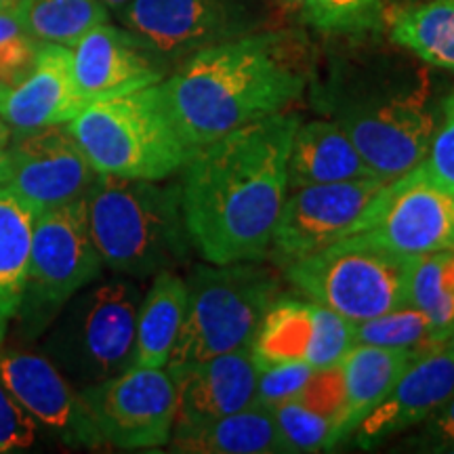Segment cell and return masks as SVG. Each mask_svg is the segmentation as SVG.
<instances>
[{
    "mask_svg": "<svg viewBox=\"0 0 454 454\" xmlns=\"http://www.w3.org/2000/svg\"><path fill=\"white\" fill-rule=\"evenodd\" d=\"M297 114L244 124L192 152L181 175V208L192 248L207 263L263 261L288 196Z\"/></svg>",
    "mask_w": 454,
    "mask_h": 454,
    "instance_id": "6da1fadb",
    "label": "cell"
},
{
    "mask_svg": "<svg viewBox=\"0 0 454 454\" xmlns=\"http://www.w3.org/2000/svg\"><path fill=\"white\" fill-rule=\"evenodd\" d=\"M288 36L254 32L185 57L160 82L170 116L192 152L280 114L305 90Z\"/></svg>",
    "mask_w": 454,
    "mask_h": 454,
    "instance_id": "7a4b0ae2",
    "label": "cell"
},
{
    "mask_svg": "<svg viewBox=\"0 0 454 454\" xmlns=\"http://www.w3.org/2000/svg\"><path fill=\"white\" fill-rule=\"evenodd\" d=\"M317 93L322 112L345 130L374 177L391 181L423 164L438 127L423 67H395L391 76L334 74Z\"/></svg>",
    "mask_w": 454,
    "mask_h": 454,
    "instance_id": "3957f363",
    "label": "cell"
},
{
    "mask_svg": "<svg viewBox=\"0 0 454 454\" xmlns=\"http://www.w3.org/2000/svg\"><path fill=\"white\" fill-rule=\"evenodd\" d=\"M84 200L99 257L116 274L156 276L190 257L181 184L98 175Z\"/></svg>",
    "mask_w": 454,
    "mask_h": 454,
    "instance_id": "277c9868",
    "label": "cell"
},
{
    "mask_svg": "<svg viewBox=\"0 0 454 454\" xmlns=\"http://www.w3.org/2000/svg\"><path fill=\"white\" fill-rule=\"evenodd\" d=\"M66 124L98 175L164 181L192 156L160 82L93 101Z\"/></svg>",
    "mask_w": 454,
    "mask_h": 454,
    "instance_id": "5b68a950",
    "label": "cell"
},
{
    "mask_svg": "<svg viewBox=\"0 0 454 454\" xmlns=\"http://www.w3.org/2000/svg\"><path fill=\"white\" fill-rule=\"evenodd\" d=\"M185 284L184 325L164 366L170 377L248 348L268 309L280 299V278L259 261L196 265Z\"/></svg>",
    "mask_w": 454,
    "mask_h": 454,
    "instance_id": "8992f818",
    "label": "cell"
},
{
    "mask_svg": "<svg viewBox=\"0 0 454 454\" xmlns=\"http://www.w3.org/2000/svg\"><path fill=\"white\" fill-rule=\"evenodd\" d=\"M141 288L127 278L90 282L72 294L43 339V356L82 389L133 364Z\"/></svg>",
    "mask_w": 454,
    "mask_h": 454,
    "instance_id": "52a82bcc",
    "label": "cell"
},
{
    "mask_svg": "<svg viewBox=\"0 0 454 454\" xmlns=\"http://www.w3.org/2000/svg\"><path fill=\"white\" fill-rule=\"evenodd\" d=\"M414 259L360 231L284 268V278L305 299L362 322L408 303Z\"/></svg>",
    "mask_w": 454,
    "mask_h": 454,
    "instance_id": "ba28073f",
    "label": "cell"
},
{
    "mask_svg": "<svg viewBox=\"0 0 454 454\" xmlns=\"http://www.w3.org/2000/svg\"><path fill=\"white\" fill-rule=\"evenodd\" d=\"M104 270L93 236H90L87 200L36 213L32 234L30 271L24 299L17 309V325L26 339H38L67 299Z\"/></svg>",
    "mask_w": 454,
    "mask_h": 454,
    "instance_id": "9c48e42d",
    "label": "cell"
},
{
    "mask_svg": "<svg viewBox=\"0 0 454 454\" xmlns=\"http://www.w3.org/2000/svg\"><path fill=\"white\" fill-rule=\"evenodd\" d=\"M116 15L170 70L198 51L248 36L263 24L259 0H129Z\"/></svg>",
    "mask_w": 454,
    "mask_h": 454,
    "instance_id": "30bf717a",
    "label": "cell"
},
{
    "mask_svg": "<svg viewBox=\"0 0 454 454\" xmlns=\"http://www.w3.org/2000/svg\"><path fill=\"white\" fill-rule=\"evenodd\" d=\"M387 184L381 177H364L303 185L288 192L265 259L288 268L362 231L374 200Z\"/></svg>",
    "mask_w": 454,
    "mask_h": 454,
    "instance_id": "8fae6325",
    "label": "cell"
},
{
    "mask_svg": "<svg viewBox=\"0 0 454 454\" xmlns=\"http://www.w3.org/2000/svg\"><path fill=\"white\" fill-rule=\"evenodd\" d=\"M78 391L99 446L144 450L170 442L177 387L167 368L130 366Z\"/></svg>",
    "mask_w": 454,
    "mask_h": 454,
    "instance_id": "7c38bea8",
    "label": "cell"
},
{
    "mask_svg": "<svg viewBox=\"0 0 454 454\" xmlns=\"http://www.w3.org/2000/svg\"><path fill=\"white\" fill-rule=\"evenodd\" d=\"M362 231L406 257L454 248V190L419 164L385 185Z\"/></svg>",
    "mask_w": 454,
    "mask_h": 454,
    "instance_id": "4fadbf2b",
    "label": "cell"
},
{
    "mask_svg": "<svg viewBox=\"0 0 454 454\" xmlns=\"http://www.w3.org/2000/svg\"><path fill=\"white\" fill-rule=\"evenodd\" d=\"M98 179L67 124L13 135L9 145V175L4 185L34 208L51 211L82 200Z\"/></svg>",
    "mask_w": 454,
    "mask_h": 454,
    "instance_id": "5bb4252c",
    "label": "cell"
},
{
    "mask_svg": "<svg viewBox=\"0 0 454 454\" xmlns=\"http://www.w3.org/2000/svg\"><path fill=\"white\" fill-rule=\"evenodd\" d=\"M354 348V322L305 299H276L254 334L257 362H308L314 368L340 364Z\"/></svg>",
    "mask_w": 454,
    "mask_h": 454,
    "instance_id": "9a60e30c",
    "label": "cell"
},
{
    "mask_svg": "<svg viewBox=\"0 0 454 454\" xmlns=\"http://www.w3.org/2000/svg\"><path fill=\"white\" fill-rule=\"evenodd\" d=\"M0 383L30 417L67 446H99L98 434L74 385L47 356L0 343Z\"/></svg>",
    "mask_w": 454,
    "mask_h": 454,
    "instance_id": "2e32d148",
    "label": "cell"
},
{
    "mask_svg": "<svg viewBox=\"0 0 454 454\" xmlns=\"http://www.w3.org/2000/svg\"><path fill=\"white\" fill-rule=\"evenodd\" d=\"M72 70L82 107L99 99L162 82L170 67L127 27L110 21L93 27L72 47Z\"/></svg>",
    "mask_w": 454,
    "mask_h": 454,
    "instance_id": "e0dca14e",
    "label": "cell"
},
{
    "mask_svg": "<svg viewBox=\"0 0 454 454\" xmlns=\"http://www.w3.org/2000/svg\"><path fill=\"white\" fill-rule=\"evenodd\" d=\"M452 395L454 354L446 343L417 351L381 404L357 425V446L372 448L423 423Z\"/></svg>",
    "mask_w": 454,
    "mask_h": 454,
    "instance_id": "ac0fdd59",
    "label": "cell"
},
{
    "mask_svg": "<svg viewBox=\"0 0 454 454\" xmlns=\"http://www.w3.org/2000/svg\"><path fill=\"white\" fill-rule=\"evenodd\" d=\"M173 381L177 387L173 431L198 427L257 404V362L251 345L185 368Z\"/></svg>",
    "mask_w": 454,
    "mask_h": 454,
    "instance_id": "d6986e66",
    "label": "cell"
},
{
    "mask_svg": "<svg viewBox=\"0 0 454 454\" xmlns=\"http://www.w3.org/2000/svg\"><path fill=\"white\" fill-rule=\"evenodd\" d=\"M84 107L76 95L72 49L41 43L34 67L13 87L0 84V118L13 135L70 122Z\"/></svg>",
    "mask_w": 454,
    "mask_h": 454,
    "instance_id": "ffe728a7",
    "label": "cell"
},
{
    "mask_svg": "<svg viewBox=\"0 0 454 454\" xmlns=\"http://www.w3.org/2000/svg\"><path fill=\"white\" fill-rule=\"evenodd\" d=\"M417 351L354 345L343 360L345 404L334 423V444H343L356 434L357 425L385 400L397 377Z\"/></svg>",
    "mask_w": 454,
    "mask_h": 454,
    "instance_id": "44dd1931",
    "label": "cell"
},
{
    "mask_svg": "<svg viewBox=\"0 0 454 454\" xmlns=\"http://www.w3.org/2000/svg\"><path fill=\"white\" fill-rule=\"evenodd\" d=\"M364 177H374L372 170L337 122H299L288 158V190Z\"/></svg>",
    "mask_w": 454,
    "mask_h": 454,
    "instance_id": "7402d4cb",
    "label": "cell"
},
{
    "mask_svg": "<svg viewBox=\"0 0 454 454\" xmlns=\"http://www.w3.org/2000/svg\"><path fill=\"white\" fill-rule=\"evenodd\" d=\"M170 450L192 454H274L284 452L274 412L253 404L240 412L198 427L173 431Z\"/></svg>",
    "mask_w": 454,
    "mask_h": 454,
    "instance_id": "603a6c76",
    "label": "cell"
},
{
    "mask_svg": "<svg viewBox=\"0 0 454 454\" xmlns=\"http://www.w3.org/2000/svg\"><path fill=\"white\" fill-rule=\"evenodd\" d=\"M187 308V284L173 270L158 271L150 291L141 299L135 331L133 364L164 368L179 337Z\"/></svg>",
    "mask_w": 454,
    "mask_h": 454,
    "instance_id": "cb8c5ba5",
    "label": "cell"
},
{
    "mask_svg": "<svg viewBox=\"0 0 454 454\" xmlns=\"http://www.w3.org/2000/svg\"><path fill=\"white\" fill-rule=\"evenodd\" d=\"M36 213L24 198L0 185V343L24 299Z\"/></svg>",
    "mask_w": 454,
    "mask_h": 454,
    "instance_id": "d4e9b609",
    "label": "cell"
},
{
    "mask_svg": "<svg viewBox=\"0 0 454 454\" xmlns=\"http://www.w3.org/2000/svg\"><path fill=\"white\" fill-rule=\"evenodd\" d=\"M389 38L423 64L454 72V0H421L397 9Z\"/></svg>",
    "mask_w": 454,
    "mask_h": 454,
    "instance_id": "484cf974",
    "label": "cell"
},
{
    "mask_svg": "<svg viewBox=\"0 0 454 454\" xmlns=\"http://www.w3.org/2000/svg\"><path fill=\"white\" fill-rule=\"evenodd\" d=\"M15 20L36 43L74 47L84 34L110 21L101 0H20Z\"/></svg>",
    "mask_w": 454,
    "mask_h": 454,
    "instance_id": "4316f807",
    "label": "cell"
},
{
    "mask_svg": "<svg viewBox=\"0 0 454 454\" xmlns=\"http://www.w3.org/2000/svg\"><path fill=\"white\" fill-rule=\"evenodd\" d=\"M408 303L429 317L435 337L446 340L454 328V248L414 259Z\"/></svg>",
    "mask_w": 454,
    "mask_h": 454,
    "instance_id": "83f0119b",
    "label": "cell"
},
{
    "mask_svg": "<svg viewBox=\"0 0 454 454\" xmlns=\"http://www.w3.org/2000/svg\"><path fill=\"white\" fill-rule=\"evenodd\" d=\"M435 343L444 340L435 337L429 317L412 303H404L368 320L354 322V345L421 351Z\"/></svg>",
    "mask_w": 454,
    "mask_h": 454,
    "instance_id": "f1b7e54d",
    "label": "cell"
},
{
    "mask_svg": "<svg viewBox=\"0 0 454 454\" xmlns=\"http://www.w3.org/2000/svg\"><path fill=\"white\" fill-rule=\"evenodd\" d=\"M284 452L331 450L334 444V421L331 417L311 411L297 397L271 408Z\"/></svg>",
    "mask_w": 454,
    "mask_h": 454,
    "instance_id": "f546056e",
    "label": "cell"
},
{
    "mask_svg": "<svg viewBox=\"0 0 454 454\" xmlns=\"http://www.w3.org/2000/svg\"><path fill=\"white\" fill-rule=\"evenodd\" d=\"M383 17V0H305V20L328 34L379 30Z\"/></svg>",
    "mask_w": 454,
    "mask_h": 454,
    "instance_id": "4dcf8cb0",
    "label": "cell"
},
{
    "mask_svg": "<svg viewBox=\"0 0 454 454\" xmlns=\"http://www.w3.org/2000/svg\"><path fill=\"white\" fill-rule=\"evenodd\" d=\"M38 47L13 13H0V84L13 87L24 81L36 61Z\"/></svg>",
    "mask_w": 454,
    "mask_h": 454,
    "instance_id": "1f68e13d",
    "label": "cell"
},
{
    "mask_svg": "<svg viewBox=\"0 0 454 454\" xmlns=\"http://www.w3.org/2000/svg\"><path fill=\"white\" fill-rule=\"evenodd\" d=\"M314 371L308 362H257V404L274 408L293 400Z\"/></svg>",
    "mask_w": 454,
    "mask_h": 454,
    "instance_id": "d6a6232c",
    "label": "cell"
},
{
    "mask_svg": "<svg viewBox=\"0 0 454 454\" xmlns=\"http://www.w3.org/2000/svg\"><path fill=\"white\" fill-rule=\"evenodd\" d=\"M36 438L38 423L0 383V454L30 450Z\"/></svg>",
    "mask_w": 454,
    "mask_h": 454,
    "instance_id": "836d02e7",
    "label": "cell"
},
{
    "mask_svg": "<svg viewBox=\"0 0 454 454\" xmlns=\"http://www.w3.org/2000/svg\"><path fill=\"white\" fill-rule=\"evenodd\" d=\"M301 404H305L311 411L331 417L337 423L340 411L345 404V381L340 364L328 368H316L309 381L301 389L297 395Z\"/></svg>",
    "mask_w": 454,
    "mask_h": 454,
    "instance_id": "e575fe53",
    "label": "cell"
},
{
    "mask_svg": "<svg viewBox=\"0 0 454 454\" xmlns=\"http://www.w3.org/2000/svg\"><path fill=\"white\" fill-rule=\"evenodd\" d=\"M423 167L435 181L454 190V93L442 104V121L431 137Z\"/></svg>",
    "mask_w": 454,
    "mask_h": 454,
    "instance_id": "d590c367",
    "label": "cell"
},
{
    "mask_svg": "<svg viewBox=\"0 0 454 454\" xmlns=\"http://www.w3.org/2000/svg\"><path fill=\"white\" fill-rule=\"evenodd\" d=\"M425 429L417 442L427 450L454 452V395L444 402L431 417L425 419Z\"/></svg>",
    "mask_w": 454,
    "mask_h": 454,
    "instance_id": "8d00e7d4",
    "label": "cell"
},
{
    "mask_svg": "<svg viewBox=\"0 0 454 454\" xmlns=\"http://www.w3.org/2000/svg\"><path fill=\"white\" fill-rule=\"evenodd\" d=\"M11 133L9 124L0 118V185H4L9 175V145H11Z\"/></svg>",
    "mask_w": 454,
    "mask_h": 454,
    "instance_id": "74e56055",
    "label": "cell"
},
{
    "mask_svg": "<svg viewBox=\"0 0 454 454\" xmlns=\"http://www.w3.org/2000/svg\"><path fill=\"white\" fill-rule=\"evenodd\" d=\"M101 3H104L110 11H114V13H116V11H121L124 4L129 3V0H101Z\"/></svg>",
    "mask_w": 454,
    "mask_h": 454,
    "instance_id": "f35d334b",
    "label": "cell"
},
{
    "mask_svg": "<svg viewBox=\"0 0 454 454\" xmlns=\"http://www.w3.org/2000/svg\"><path fill=\"white\" fill-rule=\"evenodd\" d=\"M20 0H0V13H13Z\"/></svg>",
    "mask_w": 454,
    "mask_h": 454,
    "instance_id": "ab89813d",
    "label": "cell"
},
{
    "mask_svg": "<svg viewBox=\"0 0 454 454\" xmlns=\"http://www.w3.org/2000/svg\"><path fill=\"white\" fill-rule=\"evenodd\" d=\"M444 343H446V348L450 349L452 354H454V328H452V331H450V334H448V337H446Z\"/></svg>",
    "mask_w": 454,
    "mask_h": 454,
    "instance_id": "60d3db41",
    "label": "cell"
},
{
    "mask_svg": "<svg viewBox=\"0 0 454 454\" xmlns=\"http://www.w3.org/2000/svg\"><path fill=\"white\" fill-rule=\"evenodd\" d=\"M412 3H421V0H411V4H412Z\"/></svg>",
    "mask_w": 454,
    "mask_h": 454,
    "instance_id": "b9f144b4",
    "label": "cell"
}]
</instances>
